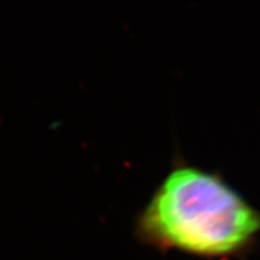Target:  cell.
<instances>
[{"mask_svg":"<svg viewBox=\"0 0 260 260\" xmlns=\"http://www.w3.org/2000/svg\"><path fill=\"white\" fill-rule=\"evenodd\" d=\"M145 241L199 255L240 251L260 232V213L219 177L174 169L139 214Z\"/></svg>","mask_w":260,"mask_h":260,"instance_id":"1","label":"cell"}]
</instances>
